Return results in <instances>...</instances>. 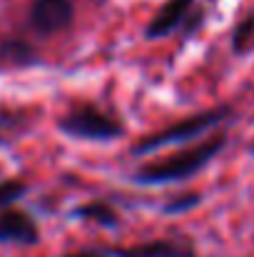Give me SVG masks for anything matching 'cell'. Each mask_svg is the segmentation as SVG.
<instances>
[{"label":"cell","instance_id":"2","mask_svg":"<svg viewBox=\"0 0 254 257\" xmlns=\"http://www.w3.org/2000/svg\"><path fill=\"white\" fill-rule=\"evenodd\" d=\"M232 112H234L232 105H217V107H209V110L187 115V117L172 122L167 127L157 130V133H150V135L140 138V140L130 148V155L145 158V155H152V153H157L160 148H167V145L199 143L209 130H214L217 125L227 122V120L232 117Z\"/></svg>","mask_w":254,"mask_h":257},{"label":"cell","instance_id":"4","mask_svg":"<svg viewBox=\"0 0 254 257\" xmlns=\"http://www.w3.org/2000/svg\"><path fill=\"white\" fill-rule=\"evenodd\" d=\"M25 23L35 38H43V40L55 38L73 28L75 3L73 0H30Z\"/></svg>","mask_w":254,"mask_h":257},{"label":"cell","instance_id":"6","mask_svg":"<svg viewBox=\"0 0 254 257\" xmlns=\"http://www.w3.org/2000/svg\"><path fill=\"white\" fill-rule=\"evenodd\" d=\"M194 8L197 0H165L162 8L145 25V40H165L172 35H179Z\"/></svg>","mask_w":254,"mask_h":257},{"label":"cell","instance_id":"11","mask_svg":"<svg viewBox=\"0 0 254 257\" xmlns=\"http://www.w3.org/2000/svg\"><path fill=\"white\" fill-rule=\"evenodd\" d=\"M229 48L237 58H244L254 53V10L244 13L234 28H232V35H229Z\"/></svg>","mask_w":254,"mask_h":257},{"label":"cell","instance_id":"9","mask_svg":"<svg viewBox=\"0 0 254 257\" xmlns=\"http://www.w3.org/2000/svg\"><path fill=\"white\" fill-rule=\"evenodd\" d=\"M35 115L28 107H10L0 102V148H10L18 138L33 130Z\"/></svg>","mask_w":254,"mask_h":257},{"label":"cell","instance_id":"8","mask_svg":"<svg viewBox=\"0 0 254 257\" xmlns=\"http://www.w3.org/2000/svg\"><path fill=\"white\" fill-rule=\"evenodd\" d=\"M43 65V53L28 38L13 33L0 38V68L3 70H30Z\"/></svg>","mask_w":254,"mask_h":257},{"label":"cell","instance_id":"12","mask_svg":"<svg viewBox=\"0 0 254 257\" xmlns=\"http://www.w3.org/2000/svg\"><path fill=\"white\" fill-rule=\"evenodd\" d=\"M30 192V182L23 177H3L0 180V212L15 207V202H20L23 197H28Z\"/></svg>","mask_w":254,"mask_h":257},{"label":"cell","instance_id":"13","mask_svg":"<svg viewBox=\"0 0 254 257\" xmlns=\"http://www.w3.org/2000/svg\"><path fill=\"white\" fill-rule=\"evenodd\" d=\"M202 200H204L202 192H182V195H177V197H169L167 202L162 205V212H165V215H187V212H192L194 207H199Z\"/></svg>","mask_w":254,"mask_h":257},{"label":"cell","instance_id":"10","mask_svg":"<svg viewBox=\"0 0 254 257\" xmlns=\"http://www.w3.org/2000/svg\"><path fill=\"white\" fill-rule=\"evenodd\" d=\"M70 220H83V222H92L97 227H105V230H117L122 225V217L120 212L115 210V205H110L107 200H87L75 205L70 212H68Z\"/></svg>","mask_w":254,"mask_h":257},{"label":"cell","instance_id":"14","mask_svg":"<svg viewBox=\"0 0 254 257\" xmlns=\"http://www.w3.org/2000/svg\"><path fill=\"white\" fill-rule=\"evenodd\" d=\"M204 20H207V13H204V8L197 3V8L192 10V15L187 18V23H184V28H182V40H187V38H192V35H197L199 33V28L204 25Z\"/></svg>","mask_w":254,"mask_h":257},{"label":"cell","instance_id":"16","mask_svg":"<svg viewBox=\"0 0 254 257\" xmlns=\"http://www.w3.org/2000/svg\"><path fill=\"white\" fill-rule=\"evenodd\" d=\"M252 153H254V145H252Z\"/></svg>","mask_w":254,"mask_h":257},{"label":"cell","instance_id":"15","mask_svg":"<svg viewBox=\"0 0 254 257\" xmlns=\"http://www.w3.org/2000/svg\"><path fill=\"white\" fill-rule=\"evenodd\" d=\"M60 257H110L105 245H87V247H78L70 252H63Z\"/></svg>","mask_w":254,"mask_h":257},{"label":"cell","instance_id":"5","mask_svg":"<svg viewBox=\"0 0 254 257\" xmlns=\"http://www.w3.org/2000/svg\"><path fill=\"white\" fill-rule=\"evenodd\" d=\"M40 225L38 220L23 210V207H10L0 212V245L10 247H35L40 245Z\"/></svg>","mask_w":254,"mask_h":257},{"label":"cell","instance_id":"7","mask_svg":"<svg viewBox=\"0 0 254 257\" xmlns=\"http://www.w3.org/2000/svg\"><path fill=\"white\" fill-rule=\"evenodd\" d=\"M110 257H197V250L187 240H174V237H160V240H147L137 245H105Z\"/></svg>","mask_w":254,"mask_h":257},{"label":"cell","instance_id":"3","mask_svg":"<svg viewBox=\"0 0 254 257\" xmlns=\"http://www.w3.org/2000/svg\"><path fill=\"white\" fill-rule=\"evenodd\" d=\"M55 127L60 135H65L70 140H80V143H115V140L125 138V133H127L125 122L120 117L97 107L95 102L73 105L65 115L58 117Z\"/></svg>","mask_w":254,"mask_h":257},{"label":"cell","instance_id":"1","mask_svg":"<svg viewBox=\"0 0 254 257\" xmlns=\"http://www.w3.org/2000/svg\"><path fill=\"white\" fill-rule=\"evenodd\" d=\"M227 133L219 130L207 140H199L197 145H189L184 150H177L160 163H150L137 172H132L127 180L140 187H152V185H169V182H184L192 180L194 175L207 170V165L227 148Z\"/></svg>","mask_w":254,"mask_h":257}]
</instances>
